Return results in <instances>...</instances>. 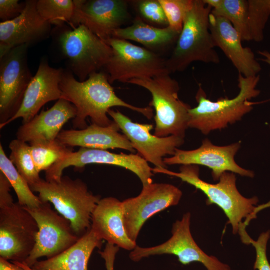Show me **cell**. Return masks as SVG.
I'll use <instances>...</instances> for the list:
<instances>
[{
	"instance_id": "30",
	"label": "cell",
	"mask_w": 270,
	"mask_h": 270,
	"mask_svg": "<svg viewBox=\"0 0 270 270\" xmlns=\"http://www.w3.org/2000/svg\"><path fill=\"white\" fill-rule=\"evenodd\" d=\"M36 8L40 16L51 24H71L74 14V4L72 0H38Z\"/></svg>"
},
{
	"instance_id": "21",
	"label": "cell",
	"mask_w": 270,
	"mask_h": 270,
	"mask_svg": "<svg viewBox=\"0 0 270 270\" xmlns=\"http://www.w3.org/2000/svg\"><path fill=\"white\" fill-rule=\"evenodd\" d=\"M91 229L102 240L132 251L136 242L128 237L124 224L122 202L113 197L101 198L94 210Z\"/></svg>"
},
{
	"instance_id": "35",
	"label": "cell",
	"mask_w": 270,
	"mask_h": 270,
	"mask_svg": "<svg viewBox=\"0 0 270 270\" xmlns=\"http://www.w3.org/2000/svg\"><path fill=\"white\" fill-rule=\"evenodd\" d=\"M25 2L18 0H0V19L1 22L12 20L18 17L23 12Z\"/></svg>"
},
{
	"instance_id": "13",
	"label": "cell",
	"mask_w": 270,
	"mask_h": 270,
	"mask_svg": "<svg viewBox=\"0 0 270 270\" xmlns=\"http://www.w3.org/2000/svg\"><path fill=\"white\" fill-rule=\"evenodd\" d=\"M28 47H16L0 59V126L19 110L33 78L28 63Z\"/></svg>"
},
{
	"instance_id": "19",
	"label": "cell",
	"mask_w": 270,
	"mask_h": 270,
	"mask_svg": "<svg viewBox=\"0 0 270 270\" xmlns=\"http://www.w3.org/2000/svg\"><path fill=\"white\" fill-rule=\"evenodd\" d=\"M64 70L52 68L46 60H42L27 88L20 109L0 129L20 118H22V124H26L37 115L46 104L61 99L60 83Z\"/></svg>"
},
{
	"instance_id": "36",
	"label": "cell",
	"mask_w": 270,
	"mask_h": 270,
	"mask_svg": "<svg viewBox=\"0 0 270 270\" xmlns=\"http://www.w3.org/2000/svg\"><path fill=\"white\" fill-rule=\"evenodd\" d=\"M11 188L12 186L8 179L0 171V209L10 206L14 204L10 194Z\"/></svg>"
},
{
	"instance_id": "5",
	"label": "cell",
	"mask_w": 270,
	"mask_h": 270,
	"mask_svg": "<svg viewBox=\"0 0 270 270\" xmlns=\"http://www.w3.org/2000/svg\"><path fill=\"white\" fill-rule=\"evenodd\" d=\"M30 188L38 194L42 202L52 204L57 212L70 222L79 237L90 229L92 216L101 197L90 192L82 180L68 176L58 182L41 179Z\"/></svg>"
},
{
	"instance_id": "25",
	"label": "cell",
	"mask_w": 270,
	"mask_h": 270,
	"mask_svg": "<svg viewBox=\"0 0 270 270\" xmlns=\"http://www.w3.org/2000/svg\"><path fill=\"white\" fill-rule=\"evenodd\" d=\"M180 34L169 26L164 28L154 26L138 16L131 26L116 30L112 38L138 42L148 50L156 53L158 51H165L176 44Z\"/></svg>"
},
{
	"instance_id": "27",
	"label": "cell",
	"mask_w": 270,
	"mask_h": 270,
	"mask_svg": "<svg viewBox=\"0 0 270 270\" xmlns=\"http://www.w3.org/2000/svg\"><path fill=\"white\" fill-rule=\"evenodd\" d=\"M0 171L9 180L14 189L21 205L30 208L40 206L42 202L34 194L31 188L6 156L2 143H0Z\"/></svg>"
},
{
	"instance_id": "9",
	"label": "cell",
	"mask_w": 270,
	"mask_h": 270,
	"mask_svg": "<svg viewBox=\"0 0 270 270\" xmlns=\"http://www.w3.org/2000/svg\"><path fill=\"white\" fill-rule=\"evenodd\" d=\"M191 218L190 212L186 213L180 220L173 224L172 236L170 239L154 246H136L130 252V258L133 262H138L152 256L171 254L176 256L184 265L198 262L206 270H232L228 264L213 256L208 255L198 245L190 230Z\"/></svg>"
},
{
	"instance_id": "22",
	"label": "cell",
	"mask_w": 270,
	"mask_h": 270,
	"mask_svg": "<svg viewBox=\"0 0 270 270\" xmlns=\"http://www.w3.org/2000/svg\"><path fill=\"white\" fill-rule=\"evenodd\" d=\"M76 114L74 104L60 99L50 108L42 111L30 122L22 124L16 132V138L29 143L36 140H56L64 125L74 119Z\"/></svg>"
},
{
	"instance_id": "38",
	"label": "cell",
	"mask_w": 270,
	"mask_h": 270,
	"mask_svg": "<svg viewBox=\"0 0 270 270\" xmlns=\"http://www.w3.org/2000/svg\"><path fill=\"white\" fill-rule=\"evenodd\" d=\"M0 270H25L16 264L0 258Z\"/></svg>"
},
{
	"instance_id": "18",
	"label": "cell",
	"mask_w": 270,
	"mask_h": 270,
	"mask_svg": "<svg viewBox=\"0 0 270 270\" xmlns=\"http://www.w3.org/2000/svg\"><path fill=\"white\" fill-rule=\"evenodd\" d=\"M36 0L25 2L22 13L16 18L0 23V59L12 49L29 46L48 37L51 24L43 18L36 8Z\"/></svg>"
},
{
	"instance_id": "6",
	"label": "cell",
	"mask_w": 270,
	"mask_h": 270,
	"mask_svg": "<svg viewBox=\"0 0 270 270\" xmlns=\"http://www.w3.org/2000/svg\"><path fill=\"white\" fill-rule=\"evenodd\" d=\"M170 74L135 78L128 83L142 87L152 94L149 106L153 107L156 112L155 136L184 138L188 128V112L191 107L180 99L178 82Z\"/></svg>"
},
{
	"instance_id": "29",
	"label": "cell",
	"mask_w": 270,
	"mask_h": 270,
	"mask_svg": "<svg viewBox=\"0 0 270 270\" xmlns=\"http://www.w3.org/2000/svg\"><path fill=\"white\" fill-rule=\"evenodd\" d=\"M11 152L10 160L30 187L42 179L36 168L30 146L18 139L11 141L9 144Z\"/></svg>"
},
{
	"instance_id": "40",
	"label": "cell",
	"mask_w": 270,
	"mask_h": 270,
	"mask_svg": "<svg viewBox=\"0 0 270 270\" xmlns=\"http://www.w3.org/2000/svg\"><path fill=\"white\" fill-rule=\"evenodd\" d=\"M14 262V263L16 264L17 265H18V266H20L21 268H23L25 270H33L30 267H29L27 265H26V264H24L23 263L20 262Z\"/></svg>"
},
{
	"instance_id": "34",
	"label": "cell",
	"mask_w": 270,
	"mask_h": 270,
	"mask_svg": "<svg viewBox=\"0 0 270 270\" xmlns=\"http://www.w3.org/2000/svg\"><path fill=\"white\" fill-rule=\"evenodd\" d=\"M270 238V231L262 232L256 240L252 238L250 240L249 244H252L256 250V258L254 268L256 270H270V264L268 260L266 250L267 245Z\"/></svg>"
},
{
	"instance_id": "2",
	"label": "cell",
	"mask_w": 270,
	"mask_h": 270,
	"mask_svg": "<svg viewBox=\"0 0 270 270\" xmlns=\"http://www.w3.org/2000/svg\"><path fill=\"white\" fill-rule=\"evenodd\" d=\"M153 173L162 174L180 178L202 192L206 196V204H216L224 212L232 226L234 234H238L244 244H249L251 238L246 228L256 218L260 210L270 207V202L257 206L259 202L256 196L246 198L238 191L236 174L226 172L216 184L202 180L200 176V168L196 165H182L180 172H174L166 168H154Z\"/></svg>"
},
{
	"instance_id": "24",
	"label": "cell",
	"mask_w": 270,
	"mask_h": 270,
	"mask_svg": "<svg viewBox=\"0 0 270 270\" xmlns=\"http://www.w3.org/2000/svg\"><path fill=\"white\" fill-rule=\"evenodd\" d=\"M103 240L90 229L78 241L58 255L37 261L33 270H88L91 256L96 248H100Z\"/></svg>"
},
{
	"instance_id": "31",
	"label": "cell",
	"mask_w": 270,
	"mask_h": 270,
	"mask_svg": "<svg viewBox=\"0 0 270 270\" xmlns=\"http://www.w3.org/2000/svg\"><path fill=\"white\" fill-rule=\"evenodd\" d=\"M270 16V0H248V24L251 40L264 39V30Z\"/></svg>"
},
{
	"instance_id": "8",
	"label": "cell",
	"mask_w": 270,
	"mask_h": 270,
	"mask_svg": "<svg viewBox=\"0 0 270 270\" xmlns=\"http://www.w3.org/2000/svg\"><path fill=\"white\" fill-rule=\"evenodd\" d=\"M105 42L112 50L104 68L111 84L116 81L128 83L132 79L170 74L166 60L156 52L124 40L112 38Z\"/></svg>"
},
{
	"instance_id": "37",
	"label": "cell",
	"mask_w": 270,
	"mask_h": 270,
	"mask_svg": "<svg viewBox=\"0 0 270 270\" xmlns=\"http://www.w3.org/2000/svg\"><path fill=\"white\" fill-rule=\"evenodd\" d=\"M120 248L114 245L106 244L104 250L100 254L105 262L106 270H114V263Z\"/></svg>"
},
{
	"instance_id": "17",
	"label": "cell",
	"mask_w": 270,
	"mask_h": 270,
	"mask_svg": "<svg viewBox=\"0 0 270 270\" xmlns=\"http://www.w3.org/2000/svg\"><path fill=\"white\" fill-rule=\"evenodd\" d=\"M240 146V142L226 146H217L206 138L198 148L190 150L178 148L174 156L165 158L164 160L166 166L196 165L208 168L212 171V174L214 181H218L226 172L252 178L254 176V172L242 168L234 160Z\"/></svg>"
},
{
	"instance_id": "39",
	"label": "cell",
	"mask_w": 270,
	"mask_h": 270,
	"mask_svg": "<svg viewBox=\"0 0 270 270\" xmlns=\"http://www.w3.org/2000/svg\"><path fill=\"white\" fill-rule=\"evenodd\" d=\"M258 54L262 56L260 60L267 64L270 66V51L259 50L258 51Z\"/></svg>"
},
{
	"instance_id": "1",
	"label": "cell",
	"mask_w": 270,
	"mask_h": 270,
	"mask_svg": "<svg viewBox=\"0 0 270 270\" xmlns=\"http://www.w3.org/2000/svg\"><path fill=\"white\" fill-rule=\"evenodd\" d=\"M106 72L94 73L84 82L78 80L69 70H64L60 88L62 98L74 106L77 114L72 120L74 130H83L88 126V118L93 124L101 126H110L113 120L108 112L114 107H124L139 112L148 120L154 116L150 106L140 108L130 104L117 96Z\"/></svg>"
},
{
	"instance_id": "26",
	"label": "cell",
	"mask_w": 270,
	"mask_h": 270,
	"mask_svg": "<svg viewBox=\"0 0 270 270\" xmlns=\"http://www.w3.org/2000/svg\"><path fill=\"white\" fill-rule=\"evenodd\" d=\"M211 13L228 20L242 41H251L248 24V0H204Z\"/></svg>"
},
{
	"instance_id": "4",
	"label": "cell",
	"mask_w": 270,
	"mask_h": 270,
	"mask_svg": "<svg viewBox=\"0 0 270 270\" xmlns=\"http://www.w3.org/2000/svg\"><path fill=\"white\" fill-rule=\"evenodd\" d=\"M212 9L204 0H193L172 54L166 60L170 74L183 72L195 62L220 63L210 28Z\"/></svg>"
},
{
	"instance_id": "20",
	"label": "cell",
	"mask_w": 270,
	"mask_h": 270,
	"mask_svg": "<svg viewBox=\"0 0 270 270\" xmlns=\"http://www.w3.org/2000/svg\"><path fill=\"white\" fill-rule=\"evenodd\" d=\"M210 28L215 47L222 51L238 74L245 77L259 75L262 67L254 52L244 47L240 34L228 20L210 13Z\"/></svg>"
},
{
	"instance_id": "15",
	"label": "cell",
	"mask_w": 270,
	"mask_h": 270,
	"mask_svg": "<svg viewBox=\"0 0 270 270\" xmlns=\"http://www.w3.org/2000/svg\"><path fill=\"white\" fill-rule=\"evenodd\" d=\"M109 115L118 125L123 134L138 154L155 168H167L164 157L174 156L176 149L184 142V138L170 136L158 137L151 134L154 126L133 122L120 112L110 110Z\"/></svg>"
},
{
	"instance_id": "32",
	"label": "cell",
	"mask_w": 270,
	"mask_h": 270,
	"mask_svg": "<svg viewBox=\"0 0 270 270\" xmlns=\"http://www.w3.org/2000/svg\"><path fill=\"white\" fill-rule=\"evenodd\" d=\"M140 17L146 23L154 26L164 28L168 23L164 10L158 0L132 1Z\"/></svg>"
},
{
	"instance_id": "7",
	"label": "cell",
	"mask_w": 270,
	"mask_h": 270,
	"mask_svg": "<svg viewBox=\"0 0 270 270\" xmlns=\"http://www.w3.org/2000/svg\"><path fill=\"white\" fill-rule=\"evenodd\" d=\"M58 42L69 70L80 82L104 69L112 54L108 44L82 24L64 29Z\"/></svg>"
},
{
	"instance_id": "14",
	"label": "cell",
	"mask_w": 270,
	"mask_h": 270,
	"mask_svg": "<svg viewBox=\"0 0 270 270\" xmlns=\"http://www.w3.org/2000/svg\"><path fill=\"white\" fill-rule=\"evenodd\" d=\"M90 164H108L124 168L134 174L142 186L152 182L154 173L147 161L138 154H114L108 150L81 148L64 156L46 172V180L58 182L65 168L74 166L82 168Z\"/></svg>"
},
{
	"instance_id": "10",
	"label": "cell",
	"mask_w": 270,
	"mask_h": 270,
	"mask_svg": "<svg viewBox=\"0 0 270 270\" xmlns=\"http://www.w3.org/2000/svg\"><path fill=\"white\" fill-rule=\"evenodd\" d=\"M50 204L42 202L32 208L24 206L35 219L38 228L34 248L22 262L30 268L40 258H49L62 253L80 238L70 222L54 210Z\"/></svg>"
},
{
	"instance_id": "23",
	"label": "cell",
	"mask_w": 270,
	"mask_h": 270,
	"mask_svg": "<svg viewBox=\"0 0 270 270\" xmlns=\"http://www.w3.org/2000/svg\"><path fill=\"white\" fill-rule=\"evenodd\" d=\"M117 124L114 120L108 126L91 124L83 130H62L57 140L64 146L73 148L108 150L119 148L134 152L132 144L123 134Z\"/></svg>"
},
{
	"instance_id": "16",
	"label": "cell",
	"mask_w": 270,
	"mask_h": 270,
	"mask_svg": "<svg viewBox=\"0 0 270 270\" xmlns=\"http://www.w3.org/2000/svg\"><path fill=\"white\" fill-rule=\"evenodd\" d=\"M72 28L82 24L104 42L128 20V1L124 0H74Z\"/></svg>"
},
{
	"instance_id": "3",
	"label": "cell",
	"mask_w": 270,
	"mask_h": 270,
	"mask_svg": "<svg viewBox=\"0 0 270 270\" xmlns=\"http://www.w3.org/2000/svg\"><path fill=\"white\" fill-rule=\"evenodd\" d=\"M260 80V75L245 77L238 74L240 91L237 96L232 99L220 98L216 102L207 98L200 84L196 96L198 104L188 112V128L197 129L208 135L212 131L222 130L241 120L256 104L250 100L260 93L256 88Z\"/></svg>"
},
{
	"instance_id": "33",
	"label": "cell",
	"mask_w": 270,
	"mask_h": 270,
	"mask_svg": "<svg viewBox=\"0 0 270 270\" xmlns=\"http://www.w3.org/2000/svg\"><path fill=\"white\" fill-rule=\"evenodd\" d=\"M168 23V26L180 34L186 17L190 10L193 0H158Z\"/></svg>"
},
{
	"instance_id": "11",
	"label": "cell",
	"mask_w": 270,
	"mask_h": 270,
	"mask_svg": "<svg viewBox=\"0 0 270 270\" xmlns=\"http://www.w3.org/2000/svg\"><path fill=\"white\" fill-rule=\"evenodd\" d=\"M37 223L18 202L0 209V258L24 262L34 248Z\"/></svg>"
},
{
	"instance_id": "28",
	"label": "cell",
	"mask_w": 270,
	"mask_h": 270,
	"mask_svg": "<svg viewBox=\"0 0 270 270\" xmlns=\"http://www.w3.org/2000/svg\"><path fill=\"white\" fill-rule=\"evenodd\" d=\"M31 152L36 167L40 172L46 171L64 156L73 151L57 140H36L30 142Z\"/></svg>"
},
{
	"instance_id": "12",
	"label": "cell",
	"mask_w": 270,
	"mask_h": 270,
	"mask_svg": "<svg viewBox=\"0 0 270 270\" xmlns=\"http://www.w3.org/2000/svg\"><path fill=\"white\" fill-rule=\"evenodd\" d=\"M182 192L169 184L152 183L142 186L140 194L122 202L125 228L136 242L140 232L148 219L166 209L179 204Z\"/></svg>"
}]
</instances>
